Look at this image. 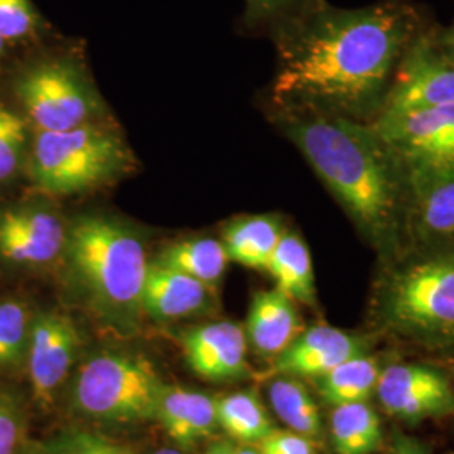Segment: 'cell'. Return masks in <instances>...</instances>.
I'll return each mask as SVG.
<instances>
[{"instance_id":"6da1fadb","label":"cell","mask_w":454,"mask_h":454,"mask_svg":"<svg viewBox=\"0 0 454 454\" xmlns=\"http://www.w3.org/2000/svg\"><path fill=\"white\" fill-rule=\"evenodd\" d=\"M419 11L406 0L339 9L326 0L278 26L276 112L333 114L373 123L384 110L395 69L424 33Z\"/></svg>"},{"instance_id":"7a4b0ae2","label":"cell","mask_w":454,"mask_h":454,"mask_svg":"<svg viewBox=\"0 0 454 454\" xmlns=\"http://www.w3.org/2000/svg\"><path fill=\"white\" fill-rule=\"evenodd\" d=\"M276 118L379 260L401 251L409 182L372 123L309 112H278Z\"/></svg>"},{"instance_id":"3957f363","label":"cell","mask_w":454,"mask_h":454,"mask_svg":"<svg viewBox=\"0 0 454 454\" xmlns=\"http://www.w3.org/2000/svg\"><path fill=\"white\" fill-rule=\"evenodd\" d=\"M379 261L369 301L373 330L424 348H453L454 246L404 247Z\"/></svg>"},{"instance_id":"277c9868","label":"cell","mask_w":454,"mask_h":454,"mask_svg":"<svg viewBox=\"0 0 454 454\" xmlns=\"http://www.w3.org/2000/svg\"><path fill=\"white\" fill-rule=\"evenodd\" d=\"M65 258L69 273L98 313L121 326L144 311L148 260L133 227L108 215H82L67 226Z\"/></svg>"},{"instance_id":"5b68a950","label":"cell","mask_w":454,"mask_h":454,"mask_svg":"<svg viewBox=\"0 0 454 454\" xmlns=\"http://www.w3.org/2000/svg\"><path fill=\"white\" fill-rule=\"evenodd\" d=\"M125 142L97 123L35 133L29 153L34 184L48 194H82L116 179L130 167Z\"/></svg>"},{"instance_id":"8992f818","label":"cell","mask_w":454,"mask_h":454,"mask_svg":"<svg viewBox=\"0 0 454 454\" xmlns=\"http://www.w3.org/2000/svg\"><path fill=\"white\" fill-rule=\"evenodd\" d=\"M163 387L155 365L142 354L99 350L82 362L71 401L97 421H150L157 418Z\"/></svg>"},{"instance_id":"52a82bcc","label":"cell","mask_w":454,"mask_h":454,"mask_svg":"<svg viewBox=\"0 0 454 454\" xmlns=\"http://www.w3.org/2000/svg\"><path fill=\"white\" fill-rule=\"evenodd\" d=\"M16 93L39 131H66L97 123L101 99L69 59L34 65L17 80Z\"/></svg>"},{"instance_id":"ba28073f","label":"cell","mask_w":454,"mask_h":454,"mask_svg":"<svg viewBox=\"0 0 454 454\" xmlns=\"http://www.w3.org/2000/svg\"><path fill=\"white\" fill-rule=\"evenodd\" d=\"M407 180L454 174V103L382 114L372 123Z\"/></svg>"},{"instance_id":"9c48e42d","label":"cell","mask_w":454,"mask_h":454,"mask_svg":"<svg viewBox=\"0 0 454 454\" xmlns=\"http://www.w3.org/2000/svg\"><path fill=\"white\" fill-rule=\"evenodd\" d=\"M451 103H454V63L439 52L431 29H426L407 48L397 66L382 114Z\"/></svg>"},{"instance_id":"30bf717a","label":"cell","mask_w":454,"mask_h":454,"mask_svg":"<svg viewBox=\"0 0 454 454\" xmlns=\"http://www.w3.org/2000/svg\"><path fill=\"white\" fill-rule=\"evenodd\" d=\"M375 395L399 421L416 424L454 411L453 384L438 369L421 364H390L380 369Z\"/></svg>"},{"instance_id":"8fae6325","label":"cell","mask_w":454,"mask_h":454,"mask_svg":"<svg viewBox=\"0 0 454 454\" xmlns=\"http://www.w3.org/2000/svg\"><path fill=\"white\" fill-rule=\"evenodd\" d=\"M82 347V335L69 317L58 311L35 315L27 345V375L34 401L48 409L63 386Z\"/></svg>"},{"instance_id":"7c38bea8","label":"cell","mask_w":454,"mask_h":454,"mask_svg":"<svg viewBox=\"0 0 454 454\" xmlns=\"http://www.w3.org/2000/svg\"><path fill=\"white\" fill-rule=\"evenodd\" d=\"M67 226L48 207L0 212V256L14 264L43 266L65 254Z\"/></svg>"},{"instance_id":"4fadbf2b","label":"cell","mask_w":454,"mask_h":454,"mask_svg":"<svg viewBox=\"0 0 454 454\" xmlns=\"http://www.w3.org/2000/svg\"><path fill=\"white\" fill-rule=\"evenodd\" d=\"M369 347L371 340L365 335L330 325H313L273 358L270 373L317 380L345 360L369 352Z\"/></svg>"},{"instance_id":"5bb4252c","label":"cell","mask_w":454,"mask_h":454,"mask_svg":"<svg viewBox=\"0 0 454 454\" xmlns=\"http://www.w3.org/2000/svg\"><path fill=\"white\" fill-rule=\"evenodd\" d=\"M407 182L403 249L454 246V174Z\"/></svg>"},{"instance_id":"9a60e30c","label":"cell","mask_w":454,"mask_h":454,"mask_svg":"<svg viewBox=\"0 0 454 454\" xmlns=\"http://www.w3.org/2000/svg\"><path fill=\"white\" fill-rule=\"evenodd\" d=\"M187 364L199 377L227 382L247 375V339L244 326L234 322L191 326L182 333Z\"/></svg>"},{"instance_id":"2e32d148","label":"cell","mask_w":454,"mask_h":454,"mask_svg":"<svg viewBox=\"0 0 454 454\" xmlns=\"http://www.w3.org/2000/svg\"><path fill=\"white\" fill-rule=\"evenodd\" d=\"M212 307L214 288L155 261L148 264L142 293V309L148 317L172 322L206 313Z\"/></svg>"},{"instance_id":"e0dca14e","label":"cell","mask_w":454,"mask_h":454,"mask_svg":"<svg viewBox=\"0 0 454 454\" xmlns=\"http://www.w3.org/2000/svg\"><path fill=\"white\" fill-rule=\"evenodd\" d=\"M303 330L294 301L281 290H262L253 296L244 333L258 356L278 357Z\"/></svg>"},{"instance_id":"ac0fdd59","label":"cell","mask_w":454,"mask_h":454,"mask_svg":"<svg viewBox=\"0 0 454 454\" xmlns=\"http://www.w3.org/2000/svg\"><path fill=\"white\" fill-rule=\"evenodd\" d=\"M157 421L180 448H194L219 429L215 397L204 392L167 386L162 390Z\"/></svg>"},{"instance_id":"d6986e66","label":"cell","mask_w":454,"mask_h":454,"mask_svg":"<svg viewBox=\"0 0 454 454\" xmlns=\"http://www.w3.org/2000/svg\"><path fill=\"white\" fill-rule=\"evenodd\" d=\"M285 229L281 217L275 214L243 215L231 221L223 236L229 260L246 268L266 270Z\"/></svg>"},{"instance_id":"ffe728a7","label":"cell","mask_w":454,"mask_h":454,"mask_svg":"<svg viewBox=\"0 0 454 454\" xmlns=\"http://www.w3.org/2000/svg\"><path fill=\"white\" fill-rule=\"evenodd\" d=\"M266 271L275 278L276 288L290 296L294 303L317 307L311 254L300 234L285 229Z\"/></svg>"},{"instance_id":"44dd1931","label":"cell","mask_w":454,"mask_h":454,"mask_svg":"<svg viewBox=\"0 0 454 454\" xmlns=\"http://www.w3.org/2000/svg\"><path fill=\"white\" fill-rule=\"evenodd\" d=\"M330 439L337 454H372L384 442L382 422L367 401L332 407Z\"/></svg>"},{"instance_id":"7402d4cb","label":"cell","mask_w":454,"mask_h":454,"mask_svg":"<svg viewBox=\"0 0 454 454\" xmlns=\"http://www.w3.org/2000/svg\"><path fill=\"white\" fill-rule=\"evenodd\" d=\"M268 399L276 418L290 431L313 442L322 438L324 422L320 407L298 377L276 375L268 387Z\"/></svg>"},{"instance_id":"603a6c76","label":"cell","mask_w":454,"mask_h":454,"mask_svg":"<svg viewBox=\"0 0 454 454\" xmlns=\"http://www.w3.org/2000/svg\"><path fill=\"white\" fill-rule=\"evenodd\" d=\"M380 375L377 358L369 352L345 360L333 371L317 379L318 394L330 407L364 403L375 394Z\"/></svg>"},{"instance_id":"cb8c5ba5","label":"cell","mask_w":454,"mask_h":454,"mask_svg":"<svg viewBox=\"0 0 454 454\" xmlns=\"http://www.w3.org/2000/svg\"><path fill=\"white\" fill-rule=\"evenodd\" d=\"M229 261L223 241L200 238L170 244L155 262L192 276L204 285L215 288L226 275Z\"/></svg>"},{"instance_id":"d4e9b609","label":"cell","mask_w":454,"mask_h":454,"mask_svg":"<svg viewBox=\"0 0 454 454\" xmlns=\"http://www.w3.org/2000/svg\"><path fill=\"white\" fill-rule=\"evenodd\" d=\"M219 429L241 444H260L273 429V421L260 397L251 392H232L215 397Z\"/></svg>"},{"instance_id":"484cf974","label":"cell","mask_w":454,"mask_h":454,"mask_svg":"<svg viewBox=\"0 0 454 454\" xmlns=\"http://www.w3.org/2000/svg\"><path fill=\"white\" fill-rule=\"evenodd\" d=\"M33 318L20 300L0 301V369L19 367L26 362Z\"/></svg>"},{"instance_id":"4316f807","label":"cell","mask_w":454,"mask_h":454,"mask_svg":"<svg viewBox=\"0 0 454 454\" xmlns=\"http://www.w3.org/2000/svg\"><path fill=\"white\" fill-rule=\"evenodd\" d=\"M27 123L16 112L0 106V182L12 179L27 155Z\"/></svg>"},{"instance_id":"83f0119b","label":"cell","mask_w":454,"mask_h":454,"mask_svg":"<svg viewBox=\"0 0 454 454\" xmlns=\"http://www.w3.org/2000/svg\"><path fill=\"white\" fill-rule=\"evenodd\" d=\"M325 0H246L244 22L251 29L268 27L271 33L283 22L301 16Z\"/></svg>"},{"instance_id":"f1b7e54d","label":"cell","mask_w":454,"mask_h":454,"mask_svg":"<svg viewBox=\"0 0 454 454\" xmlns=\"http://www.w3.org/2000/svg\"><path fill=\"white\" fill-rule=\"evenodd\" d=\"M27 439V411L16 389L0 386V454H17Z\"/></svg>"},{"instance_id":"f546056e","label":"cell","mask_w":454,"mask_h":454,"mask_svg":"<svg viewBox=\"0 0 454 454\" xmlns=\"http://www.w3.org/2000/svg\"><path fill=\"white\" fill-rule=\"evenodd\" d=\"M46 454H135L127 444L88 431H67L44 441Z\"/></svg>"},{"instance_id":"4dcf8cb0","label":"cell","mask_w":454,"mask_h":454,"mask_svg":"<svg viewBox=\"0 0 454 454\" xmlns=\"http://www.w3.org/2000/svg\"><path fill=\"white\" fill-rule=\"evenodd\" d=\"M41 17L31 0H0V37L17 41L35 33Z\"/></svg>"},{"instance_id":"1f68e13d","label":"cell","mask_w":454,"mask_h":454,"mask_svg":"<svg viewBox=\"0 0 454 454\" xmlns=\"http://www.w3.org/2000/svg\"><path fill=\"white\" fill-rule=\"evenodd\" d=\"M261 454H317L313 441L293 431L273 429L256 444Z\"/></svg>"},{"instance_id":"d6a6232c","label":"cell","mask_w":454,"mask_h":454,"mask_svg":"<svg viewBox=\"0 0 454 454\" xmlns=\"http://www.w3.org/2000/svg\"><path fill=\"white\" fill-rule=\"evenodd\" d=\"M431 35H433V41H434L436 48L439 49V52L446 59L454 63V24L448 27H442V29L431 31Z\"/></svg>"},{"instance_id":"836d02e7","label":"cell","mask_w":454,"mask_h":454,"mask_svg":"<svg viewBox=\"0 0 454 454\" xmlns=\"http://www.w3.org/2000/svg\"><path fill=\"white\" fill-rule=\"evenodd\" d=\"M389 454H427L426 450L422 448L421 444L414 439L406 438L403 434H397L394 442H392V448H390Z\"/></svg>"},{"instance_id":"e575fe53","label":"cell","mask_w":454,"mask_h":454,"mask_svg":"<svg viewBox=\"0 0 454 454\" xmlns=\"http://www.w3.org/2000/svg\"><path fill=\"white\" fill-rule=\"evenodd\" d=\"M236 450L238 446L232 441L219 439V441H214L204 454H236Z\"/></svg>"},{"instance_id":"d590c367","label":"cell","mask_w":454,"mask_h":454,"mask_svg":"<svg viewBox=\"0 0 454 454\" xmlns=\"http://www.w3.org/2000/svg\"><path fill=\"white\" fill-rule=\"evenodd\" d=\"M17 454H46L44 441H34V439L27 438Z\"/></svg>"},{"instance_id":"8d00e7d4","label":"cell","mask_w":454,"mask_h":454,"mask_svg":"<svg viewBox=\"0 0 454 454\" xmlns=\"http://www.w3.org/2000/svg\"><path fill=\"white\" fill-rule=\"evenodd\" d=\"M236 454H261V451L258 450V446H253V444H241V446H238Z\"/></svg>"},{"instance_id":"74e56055","label":"cell","mask_w":454,"mask_h":454,"mask_svg":"<svg viewBox=\"0 0 454 454\" xmlns=\"http://www.w3.org/2000/svg\"><path fill=\"white\" fill-rule=\"evenodd\" d=\"M150 454H185L182 450H177V448H160V450H157V451H152Z\"/></svg>"},{"instance_id":"f35d334b","label":"cell","mask_w":454,"mask_h":454,"mask_svg":"<svg viewBox=\"0 0 454 454\" xmlns=\"http://www.w3.org/2000/svg\"><path fill=\"white\" fill-rule=\"evenodd\" d=\"M4 46H5V41L0 37V54H2V51H4Z\"/></svg>"},{"instance_id":"ab89813d","label":"cell","mask_w":454,"mask_h":454,"mask_svg":"<svg viewBox=\"0 0 454 454\" xmlns=\"http://www.w3.org/2000/svg\"><path fill=\"white\" fill-rule=\"evenodd\" d=\"M453 392H454V380H453Z\"/></svg>"}]
</instances>
